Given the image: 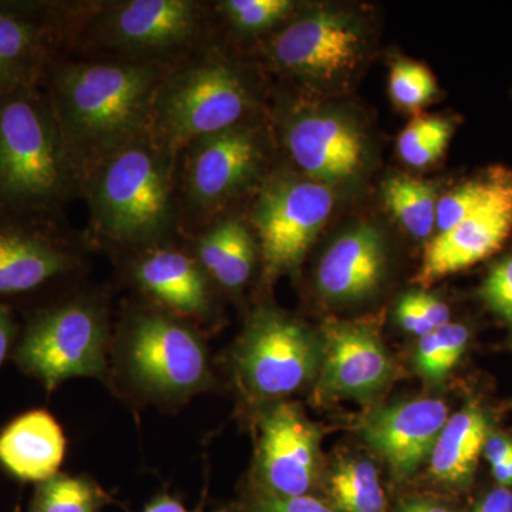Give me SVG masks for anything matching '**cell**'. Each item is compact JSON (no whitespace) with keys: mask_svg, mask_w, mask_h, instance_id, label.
Returning <instances> with one entry per match:
<instances>
[{"mask_svg":"<svg viewBox=\"0 0 512 512\" xmlns=\"http://www.w3.org/2000/svg\"><path fill=\"white\" fill-rule=\"evenodd\" d=\"M478 296L488 311L497 316L512 333V254L491 268L478 289Z\"/></svg>","mask_w":512,"mask_h":512,"instance_id":"d6a6232c","label":"cell"},{"mask_svg":"<svg viewBox=\"0 0 512 512\" xmlns=\"http://www.w3.org/2000/svg\"><path fill=\"white\" fill-rule=\"evenodd\" d=\"M143 512H204L202 510L191 511L183 503L177 500V498L171 497V495L163 494L157 495L150 504L144 508Z\"/></svg>","mask_w":512,"mask_h":512,"instance_id":"74e56055","label":"cell"},{"mask_svg":"<svg viewBox=\"0 0 512 512\" xmlns=\"http://www.w3.org/2000/svg\"><path fill=\"white\" fill-rule=\"evenodd\" d=\"M473 512H512V491L505 487L488 491L478 501Z\"/></svg>","mask_w":512,"mask_h":512,"instance_id":"8d00e7d4","label":"cell"},{"mask_svg":"<svg viewBox=\"0 0 512 512\" xmlns=\"http://www.w3.org/2000/svg\"><path fill=\"white\" fill-rule=\"evenodd\" d=\"M89 9V8H87ZM82 30L89 45L111 59L173 66L197 49L204 8L194 0H120L86 10Z\"/></svg>","mask_w":512,"mask_h":512,"instance_id":"52a82bcc","label":"cell"},{"mask_svg":"<svg viewBox=\"0 0 512 512\" xmlns=\"http://www.w3.org/2000/svg\"><path fill=\"white\" fill-rule=\"evenodd\" d=\"M66 447L55 416L30 410L0 431V467L16 480L39 484L59 473Z\"/></svg>","mask_w":512,"mask_h":512,"instance_id":"44dd1931","label":"cell"},{"mask_svg":"<svg viewBox=\"0 0 512 512\" xmlns=\"http://www.w3.org/2000/svg\"><path fill=\"white\" fill-rule=\"evenodd\" d=\"M333 204L332 191L318 181L286 173L262 181L251 222L269 279L299 268Z\"/></svg>","mask_w":512,"mask_h":512,"instance_id":"9c48e42d","label":"cell"},{"mask_svg":"<svg viewBox=\"0 0 512 512\" xmlns=\"http://www.w3.org/2000/svg\"><path fill=\"white\" fill-rule=\"evenodd\" d=\"M453 131V124L444 117H419L404 128L397 140V150L404 163L427 167L446 153Z\"/></svg>","mask_w":512,"mask_h":512,"instance_id":"f1b7e54d","label":"cell"},{"mask_svg":"<svg viewBox=\"0 0 512 512\" xmlns=\"http://www.w3.org/2000/svg\"><path fill=\"white\" fill-rule=\"evenodd\" d=\"M76 194L82 180L45 87L0 97V205L57 215Z\"/></svg>","mask_w":512,"mask_h":512,"instance_id":"3957f363","label":"cell"},{"mask_svg":"<svg viewBox=\"0 0 512 512\" xmlns=\"http://www.w3.org/2000/svg\"><path fill=\"white\" fill-rule=\"evenodd\" d=\"M79 265L76 248L57 215L32 214L0 205V296L43 291Z\"/></svg>","mask_w":512,"mask_h":512,"instance_id":"4fadbf2b","label":"cell"},{"mask_svg":"<svg viewBox=\"0 0 512 512\" xmlns=\"http://www.w3.org/2000/svg\"><path fill=\"white\" fill-rule=\"evenodd\" d=\"M333 503L342 512H383L384 494L379 474L370 461H340L330 477Z\"/></svg>","mask_w":512,"mask_h":512,"instance_id":"4316f807","label":"cell"},{"mask_svg":"<svg viewBox=\"0 0 512 512\" xmlns=\"http://www.w3.org/2000/svg\"><path fill=\"white\" fill-rule=\"evenodd\" d=\"M512 234V195L439 232L424 248L414 282L430 286L497 254Z\"/></svg>","mask_w":512,"mask_h":512,"instance_id":"ac0fdd59","label":"cell"},{"mask_svg":"<svg viewBox=\"0 0 512 512\" xmlns=\"http://www.w3.org/2000/svg\"><path fill=\"white\" fill-rule=\"evenodd\" d=\"M218 9L239 35L255 36L278 28L295 9L291 0H224Z\"/></svg>","mask_w":512,"mask_h":512,"instance_id":"f546056e","label":"cell"},{"mask_svg":"<svg viewBox=\"0 0 512 512\" xmlns=\"http://www.w3.org/2000/svg\"><path fill=\"white\" fill-rule=\"evenodd\" d=\"M245 512H333L328 505L309 495L281 497L262 491L245 507Z\"/></svg>","mask_w":512,"mask_h":512,"instance_id":"836d02e7","label":"cell"},{"mask_svg":"<svg viewBox=\"0 0 512 512\" xmlns=\"http://www.w3.org/2000/svg\"><path fill=\"white\" fill-rule=\"evenodd\" d=\"M448 417L443 400H409L370 414L363 423L362 436L386 461L394 477L403 480L430 457Z\"/></svg>","mask_w":512,"mask_h":512,"instance_id":"2e32d148","label":"cell"},{"mask_svg":"<svg viewBox=\"0 0 512 512\" xmlns=\"http://www.w3.org/2000/svg\"><path fill=\"white\" fill-rule=\"evenodd\" d=\"M254 94L244 72L212 53H194L168 67L151 109V136L180 157L198 138L247 120Z\"/></svg>","mask_w":512,"mask_h":512,"instance_id":"277c9868","label":"cell"},{"mask_svg":"<svg viewBox=\"0 0 512 512\" xmlns=\"http://www.w3.org/2000/svg\"><path fill=\"white\" fill-rule=\"evenodd\" d=\"M365 46V30L352 15L312 10L275 33L268 55L281 72L308 82L333 84L356 72Z\"/></svg>","mask_w":512,"mask_h":512,"instance_id":"8fae6325","label":"cell"},{"mask_svg":"<svg viewBox=\"0 0 512 512\" xmlns=\"http://www.w3.org/2000/svg\"><path fill=\"white\" fill-rule=\"evenodd\" d=\"M256 429V470L265 493L281 497L308 494L318 463V429L289 402L266 407Z\"/></svg>","mask_w":512,"mask_h":512,"instance_id":"5bb4252c","label":"cell"},{"mask_svg":"<svg viewBox=\"0 0 512 512\" xmlns=\"http://www.w3.org/2000/svg\"><path fill=\"white\" fill-rule=\"evenodd\" d=\"M387 244L372 224H359L340 235L320 261L316 284L335 303L365 301L375 295L387 274Z\"/></svg>","mask_w":512,"mask_h":512,"instance_id":"ffe728a7","label":"cell"},{"mask_svg":"<svg viewBox=\"0 0 512 512\" xmlns=\"http://www.w3.org/2000/svg\"><path fill=\"white\" fill-rule=\"evenodd\" d=\"M131 278L157 308L178 318L202 319L210 313V276L194 255L181 249L164 244L141 249L131 265Z\"/></svg>","mask_w":512,"mask_h":512,"instance_id":"d6986e66","label":"cell"},{"mask_svg":"<svg viewBox=\"0 0 512 512\" xmlns=\"http://www.w3.org/2000/svg\"><path fill=\"white\" fill-rule=\"evenodd\" d=\"M19 330L15 315L8 303L0 302V367L5 363L10 350L15 348Z\"/></svg>","mask_w":512,"mask_h":512,"instance_id":"e575fe53","label":"cell"},{"mask_svg":"<svg viewBox=\"0 0 512 512\" xmlns=\"http://www.w3.org/2000/svg\"><path fill=\"white\" fill-rule=\"evenodd\" d=\"M168 67L120 59L52 64L43 87L80 180L101 158L147 133Z\"/></svg>","mask_w":512,"mask_h":512,"instance_id":"6da1fadb","label":"cell"},{"mask_svg":"<svg viewBox=\"0 0 512 512\" xmlns=\"http://www.w3.org/2000/svg\"><path fill=\"white\" fill-rule=\"evenodd\" d=\"M323 343L284 312L252 313L234 350L239 383L255 399L276 400L298 392L322 366Z\"/></svg>","mask_w":512,"mask_h":512,"instance_id":"ba28073f","label":"cell"},{"mask_svg":"<svg viewBox=\"0 0 512 512\" xmlns=\"http://www.w3.org/2000/svg\"><path fill=\"white\" fill-rule=\"evenodd\" d=\"M383 200L390 214L412 237L429 238L436 228L439 195L434 184L393 175L383 185Z\"/></svg>","mask_w":512,"mask_h":512,"instance_id":"d4e9b609","label":"cell"},{"mask_svg":"<svg viewBox=\"0 0 512 512\" xmlns=\"http://www.w3.org/2000/svg\"><path fill=\"white\" fill-rule=\"evenodd\" d=\"M483 454L485 460L490 463V466L511 460V437L505 436L503 433H493V431H491L490 436H488L487 441H485Z\"/></svg>","mask_w":512,"mask_h":512,"instance_id":"d590c367","label":"cell"},{"mask_svg":"<svg viewBox=\"0 0 512 512\" xmlns=\"http://www.w3.org/2000/svg\"><path fill=\"white\" fill-rule=\"evenodd\" d=\"M284 143L293 163L326 187L355 180L366 165L362 131L333 111L295 114L284 128Z\"/></svg>","mask_w":512,"mask_h":512,"instance_id":"9a60e30c","label":"cell"},{"mask_svg":"<svg viewBox=\"0 0 512 512\" xmlns=\"http://www.w3.org/2000/svg\"><path fill=\"white\" fill-rule=\"evenodd\" d=\"M117 350L124 375L151 399L181 402L212 382L204 340L188 320L163 309L131 313Z\"/></svg>","mask_w":512,"mask_h":512,"instance_id":"8992f818","label":"cell"},{"mask_svg":"<svg viewBox=\"0 0 512 512\" xmlns=\"http://www.w3.org/2000/svg\"><path fill=\"white\" fill-rule=\"evenodd\" d=\"M389 93L402 109H420L436 96L437 83L423 64L397 60L390 70Z\"/></svg>","mask_w":512,"mask_h":512,"instance_id":"4dcf8cb0","label":"cell"},{"mask_svg":"<svg viewBox=\"0 0 512 512\" xmlns=\"http://www.w3.org/2000/svg\"><path fill=\"white\" fill-rule=\"evenodd\" d=\"M76 16L67 3L0 0V97L43 86Z\"/></svg>","mask_w":512,"mask_h":512,"instance_id":"7c38bea8","label":"cell"},{"mask_svg":"<svg viewBox=\"0 0 512 512\" xmlns=\"http://www.w3.org/2000/svg\"><path fill=\"white\" fill-rule=\"evenodd\" d=\"M490 433V420L477 404L448 417L431 450L430 473L441 483L464 487L476 473Z\"/></svg>","mask_w":512,"mask_h":512,"instance_id":"7402d4cb","label":"cell"},{"mask_svg":"<svg viewBox=\"0 0 512 512\" xmlns=\"http://www.w3.org/2000/svg\"><path fill=\"white\" fill-rule=\"evenodd\" d=\"M392 373V360L372 330L353 323L328 325L322 383L329 396L369 399L386 387Z\"/></svg>","mask_w":512,"mask_h":512,"instance_id":"e0dca14e","label":"cell"},{"mask_svg":"<svg viewBox=\"0 0 512 512\" xmlns=\"http://www.w3.org/2000/svg\"><path fill=\"white\" fill-rule=\"evenodd\" d=\"M256 245L247 224L237 218H222L202 232L192 255L218 285L238 292L254 271Z\"/></svg>","mask_w":512,"mask_h":512,"instance_id":"603a6c76","label":"cell"},{"mask_svg":"<svg viewBox=\"0 0 512 512\" xmlns=\"http://www.w3.org/2000/svg\"><path fill=\"white\" fill-rule=\"evenodd\" d=\"M109 345L104 302L93 295L70 296L30 313L13 348V360L52 393L74 377L106 379Z\"/></svg>","mask_w":512,"mask_h":512,"instance_id":"5b68a950","label":"cell"},{"mask_svg":"<svg viewBox=\"0 0 512 512\" xmlns=\"http://www.w3.org/2000/svg\"><path fill=\"white\" fill-rule=\"evenodd\" d=\"M400 512H451L443 505L429 503V501H412L403 505Z\"/></svg>","mask_w":512,"mask_h":512,"instance_id":"ab89813d","label":"cell"},{"mask_svg":"<svg viewBox=\"0 0 512 512\" xmlns=\"http://www.w3.org/2000/svg\"><path fill=\"white\" fill-rule=\"evenodd\" d=\"M178 177L181 211L194 217L217 214L261 180L266 150L258 128L248 123L198 138L183 151Z\"/></svg>","mask_w":512,"mask_h":512,"instance_id":"30bf717a","label":"cell"},{"mask_svg":"<svg viewBox=\"0 0 512 512\" xmlns=\"http://www.w3.org/2000/svg\"><path fill=\"white\" fill-rule=\"evenodd\" d=\"M491 473L500 487H512V458L511 460L504 461V463L494 464L491 466Z\"/></svg>","mask_w":512,"mask_h":512,"instance_id":"f35d334b","label":"cell"},{"mask_svg":"<svg viewBox=\"0 0 512 512\" xmlns=\"http://www.w3.org/2000/svg\"><path fill=\"white\" fill-rule=\"evenodd\" d=\"M512 195V168L490 167L483 173L464 181L437 204L436 228L448 231L471 215L491 207L495 202Z\"/></svg>","mask_w":512,"mask_h":512,"instance_id":"cb8c5ba5","label":"cell"},{"mask_svg":"<svg viewBox=\"0 0 512 512\" xmlns=\"http://www.w3.org/2000/svg\"><path fill=\"white\" fill-rule=\"evenodd\" d=\"M396 316L406 332L423 338L450 323V308L426 292H410L397 305Z\"/></svg>","mask_w":512,"mask_h":512,"instance_id":"1f68e13d","label":"cell"},{"mask_svg":"<svg viewBox=\"0 0 512 512\" xmlns=\"http://www.w3.org/2000/svg\"><path fill=\"white\" fill-rule=\"evenodd\" d=\"M177 160L147 131L94 164L82 181L93 237L137 252L164 244L181 217Z\"/></svg>","mask_w":512,"mask_h":512,"instance_id":"7a4b0ae2","label":"cell"},{"mask_svg":"<svg viewBox=\"0 0 512 512\" xmlns=\"http://www.w3.org/2000/svg\"><path fill=\"white\" fill-rule=\"evenodd\" d=\"M470 330L461 323L446 326L420 338L416 352L417 370L431 383L446 379L466 353Z\"/></svg>","mask_w":512,"mask_h":512,"instance_id":"83f0119b","label":"cell"},{"mask_svg":"<svg viewBox=\"0 0 512 512\" xmlns=\"http://www.w3.org/2000/svg\"><path fill=\"white\" fill-rule=\"evenodd\" d=\"M109 503L92 477L57 473L36 485L28 512H100Z\"/></svg>","mask_w":512,"mask_h":512,"instance_id":"484cf974","label":"cell"}]
</instances>
